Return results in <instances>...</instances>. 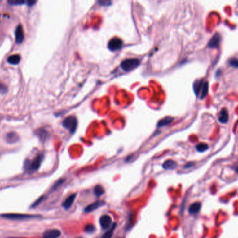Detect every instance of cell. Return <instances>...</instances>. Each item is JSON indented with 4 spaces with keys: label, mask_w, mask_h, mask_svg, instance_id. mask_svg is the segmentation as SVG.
<instances>
[{
    "label": "cell",
    "mask_w": 238,
    "mask_h": 238,
    "mask_svg": "<svg viewBox=\"0 0 238 238\" xmlns=\"http://www.w3.org/2000/svg\"><path fill=\"white\" fill-rule=\"evenodd\" d=\"M194 91L197 96L203 99L208 93V82L204 80H198L194 83Z\"/></svg>",
    "instance_id": "cell-1"
},
{
    "label": "cell",
    "mask_w": 238,
    "mask_h": 238,
    "mask_svg": "<svg viewBox=\"0 0 238 238\" xmlns=\"http://www.w3.org/2000/svg\"><path fill=\"white\" fill-rule=\"evenodd\" d=\"M140 64V61L138 59L136 58H131V59H126L122 62L121 66L125 71L129 72L137 68Z\"/></svg>",
    "instance_id": "cell-2"
},
{
    "label": "cell",
    "mask_w": 238,
    "mask_h": 238,
    "mask_svg": "<svg viewBox=\"0 0 238 238\" xmlns=\"http://www.w3.org/2000/svg\"><path fill=\"white\" fill-rule=\"evenodd\" d=\"M77 120L74 116H69L63 121V126L65 129L69 130L71 134H73L77 127Z\"/></svg>",
    "instance_id": "cell-3"
},
{
    "label": "cell",
    "mask_w": 238,
    "mask_h": 238,
    "mask_svg": "<svg viewBox=\"0 0 238 238\" xmlns=\"http://www.w3.org/2000/svg\"><path fill=\"white\" fill-rule=\"evenodd\" d=\"M43 159V154H39L32 161H27V170L29 171H36L40 168Z\"/></svg>",
    "instance_id": "cell-4"
},
{
    "label": "cell",
    "mask_w": 238,
    "mask_h": 238,
    "mask_svg": "<svg viewBox=\"0 0 238 238\" xmlns=\"http://www.w3.org/2000/svg\"><path fill=\"white\" fill-rule=\"evenodd\" d=\"M2 217L7 218V219L13 220H24L33 219V218L39 217L37 215H29V214H6L2 215Z\"/></svg>",
    "instance_id": "cell-5"
},
{
    "label": "cell",
    "mask_w": 238,
    "mask_h": 238,
    "mask_svg": "<svg viewBox=\"0 0 238 238\" xmlns=\"http://www.w3.org/2000/svg\"><path fill=\"white\" fill-rule=\"evenodd\" d=\"M123 41L120 39L114 38L111 39L108 43V48L111 51H117L123 47Z\"/></svg>",
    "instance_id": "cell-6"
},
{
    "label": "cell",
    "mask_w": 238,
    "mask_h": 238,
    "mask_svg": "<svg viewBox=\"0 0 238 238\" xmlns=\"http://www.w3.org/2000/svg\"><path fill=\"white\" fill-rule=\"evenodd\" d=\"M15 43L17 44H21L24 41V30H23V28H22V26L20 25H19L15 29Z\"/></svg>",
    "instance_id": "cell-7"
},
{
    "label": "cell",
    "mask_w": 238,
    "mask_h": 238,
    "mask_svg": "<svg viewBox=\"0 0 238 238\" xmlns=\"http://www.w3.org/2000/svg\"><path fill=\"white\" fill-rule=\"evenodd\" d=\"M112 222V218L109 215L104 214L100 218V224L103 229L109 228Z\"/></svg>",
    "instance_id": "cell-8"
},
{
    "label": "cell",
    "mask_w": 238,
    "mask_h": 238,
    "mask_svg": "<svg viewBox=\"0 0 238 238\" xmlns=\"http://www.w3.org/2000/svg\"><path fill=\"white\" fill-rule=\"evenodd\" d=\"M61 236L60 231L57 229H51V230L46 231L43 233L42 238H59Z\"/></svg>",
    "instance_id": "cell-9"
},
{
    "label": "cell",
    "mask_w": 238,
    "mask_h": 238,
    "mask_svg": "<svg viewBox=\"0 0 238 238\" xmlns=\"http://www.w3.org/2000/svg\"><path fill=\"white\" fill-rule=\"evenodd\" d=\"M104 201H102V200L95 201V202L93 203L92 204H90V205H88L86 208H85L84 211L86 212H91L95 210V209H98L99 208H100L101 206L104 205Z\"/></svg>",
    "instance_id": "cell-10"
},
{
    "label": "cell",
    "mask_w": 238,
    "mask_h": 238,
    "mask_svg": "<svg viewBox=\"0 0 238 238\" xmlns=\"http://www.w3.org/2000/svg\"><path fill=\"white\" fill-rule=\"evenodd\" d=\"M19 139H20L19 135L15 132L8 133V134L6 135V137H5L6 141L9 144L15 143L18 142Z\"/></svg>",
    "instance_id": "cell-11"
},
{
    "label": "cell",
    "mask_w": 238,
    "mask_h": 238,
    "mask_svg": "<svg viewBox=\"0 0 238 238\" xmlns=\"http://www.w3.org/2000/svg\"><path fill=\"white\" fill-rule=\"evenodd\" d=\"M221 41V36L219 34L216 33L215 34L212 36L210 39L209 43H208V47L209 48H217L219 46Z\"/></svg>",
    "instance_id": "cell-12"
},
{
    "label": "cell",
    "mask_w": 238,
    "mask_h": 238,
    "mask_svg": "<svg viewBox=\"0 0 238 238\" xmlns=\"http://www.w3.org/2000/svg\"><path fill=\"white\" fill-rule=\"evenodd\" d=\"M75 198H76L75 194H73L72 195H70V196L68 197L66 199V200H65L64 202L63 203L64 208L66 209H68L69 208H70V207L72 206L73 203H74V201L75 200Z\"/></svg>",
    "instance_id": "cell-13"
},
{
    "label": "cell",
    "mask_w": 238,
    "mask_h": 238,
    "mask_svg": "<svg viewBox=\"0 0 238 238\" xmlns=\"http://www.w3.org/2000/svg\"><path fill=\"white\" fill-rule=\"evenodd\" d=\"M201 208V203L199 202H196L189 206V212L191 214H196L200 212Z\"/></svg>",
    "instance_id": "cell-14"
},
{
    "label": "cell",
    "mask_w": 238,
    "mask_h": 238,
    "mask_svg": "<svg viewBox=\"0 0 238 238\" xmlns=\"http://www.w3.org/2000/svg\"><path fill=\"white\" fill-rule=\"evenodd\" d=\"M21 60V57L19 55H12L9 56L7 59V62L8 64L12 65L18 64Z\"/></svg>",
    "instance_id": "cell-15"
},
{
    "label": "cell",
    "mask_w": 238,
    "mask_h": 238,
    "mask_svg": "<svg viewBox=\"0 0 238 238\" xmlns=\"http://www.w3.org/2000/svg\"><path fill=\"white\" fill-rule=\"evenodd\" d=\"M219 121L222 124H226L228 121V112L226 108H223L221 110Z\"/></svg>",
    "instance_id": "cell-16"
},
{
    "label": "cell",
    "mask_w": 238,
    "mask_h": 238,
    "mask_svg": "<svg viewBox=\"0 0 238 238\" xmlns=\"http://www.w3.org/2000/svg\"><path fill=\"white\" fill-rule=\"evenodd\" d=\"M173 121H174V118L171 117H164V119H161V120L158 121L157 126L159 127V128H161V127L167 126V125H169V124H171Z\"/></svg>",
    "instance_id": "cell-17"
},
{
    "label": "cell",
    "mask_w": 238,
    "mask_h": 238,
    "mask_svg": "<svg viewBox=\"0 0 238 238\" xmlns=\"http://www.w3.org/2000/svg\"><path fill=\"white\" fill-rule=\"evenodd\" d=\"M177 164L173 160H167L163 163L162 167L165 170H172L176 168Z\"/></svg>",
    "instance_id": "cell-18"
},
{
    "label": "cell",
    "mask_w": 238,
    "mask_h": 238,
    "mask_svg": "<svg viewBox=\"0 0 238 238\" xmlns=\"http://www.w3.org/2000/svg\"><path fill=\"white\" fill-rule=\"evenodd\" d=\"M116 227H117V223H114V224H113L112 227L109 229L108 231L102 236L101 238H112Z\"/></svg>",
    "instance_id": "cell-19"
},
{
    "label": "cell",
    "mask_w": 238,
    "mask_h": 238,
    "mask_svg": "<svg viewBox=\"0 0 238 238\" xmlns=\"http://www.w3.org/2000/svg\"><path fill=\"white\" fill-rule=\"evenodd\" d=\"M104 189L100 185H98L95 186V188L94 189V193H95V195H96L97 197H100V195H103L104 194Z\"/></svg>",
    "instance_id": "cell-20"
},
{
    "label": "cell",
    "mask_w": 238,
    "mask_h": 238,
    "mask_svg": "<svg viewBox=\"0 0 238 238\" xmlns=\"http://www.w3.org/2000/svg\"><path fill=\"white\" fill-rule=\"evenodd\" d=\"M208 149V145L205 143H199L196 146V149L198 152H203Z\"/></svg>",
    "instance_id": "cell-21"
},
{
    "label": "cell",
    "mask_w": 238,
    "mask_h": 238,
    "mask_svg": "<svg viewBox=\"0 0 238 238\" xmlns=\"http://www.w3.org/2000/svg\"><path fill=\"white\" fill-rule=\"evenodd\" d=\"M85 232H86L87 233H92L95 231V226L91 224H88L84 228Z\"/></svg>",
    "instance_id": "cell-22"
},
{
    "label": "cell",
    "mask_w": 238,
    "mask_h": 238,
    "mask_svg": "<svg viewBox=\"0 0 238 238\" xmlns=\"http://www.w3.org/2000/svg\"><path fill=\"white\" fill-rule=\"evenodd\" d=\"M229 64L234 68H238V59L235 57L231 58L229 60Z\"/></svg>",
    "instance_id": "cell-23"
},
{
    "label": "cell",
    "mask_w": 238,
    "mask_h": 238,
    "mask_svg": "<svg viewBox=\"0 0 238 238\" xmlns=\"http://www.w3.org/2000/svg\"><path fill=\"white\" fill-rule=\"evenodd\" d=\"M8 4L12 6H16V5H22L24 4V1H19V0H9L8 1Z\"/></svg>",
    "instance_id": "cell-24"
},
{
    "label": "cell",
    "mask_w": 238,
    "mask_h": 238,
    "mask_svg": "<svg viewBox=\"0 0 238 238\" xmlns=\"http://www.w3.org/2000/svg\"><path fill=\"white\" fill-rule=\"evenodd\" d=\"M7 91H8L7 87L4 84L0 83V94H4L7 92Z\"/></svg>",
    "instance_id": "cell-25"
},
{
    "label": "cell",
    "mask_w": 238,
    "mask_h": 238,
    "mask_svg": "<svg viewBox=\"0 0 238 238\" xmlns=\"http://www.w3.org/2000/svg\"><path fill=\"white\" fill-rule=\"evenodd\" d=\"M36 2H37L36 1H28L27 2V4L28 6H29V7H32V6H33L35 4H36Z\"/></svg>",
    "instance_id": "cell-26"
},
{
    "label": "cell",
    "mask_w": 238,
    "mask_h": 238,
    "mask_svg": "<svg viewBox=\"0 0 238 238\" xmlns=\"http://www.w3.org/2000/svg\"><path fill=\"white\" fill-rule=\"evenodd\" d=\"M192 166H193V163H189V164H187V166H185V168H189V167Z\"/></svg>",
    "instance_id": "cell-27"
},
{
    "label": "cell",
    "mask_w": 238,
    "mask_h": 238,
    "mask_svg": "<svg viewBox=\"0 0 238 238\" xmlns=\"http://www.w3.org/2000/svg\"><path fill=\"white\" fill-rule=\"evenodd\" d=\"M236 171L237 172V173H238V166L236 167Z\"/></svg>",
    "instance_id": "cell-28"
},
{
    "label": "cell",
    "mask_w": 238,
    "mask_h": 238,
    "mask_svg": "<svg viewBox=\"0 0 238 238\" xmlns=\"http://www.w3.org/2000/svg\"><path fill=\"white\" fill-rule=\"evenodd\" d=\"M117 238H123V237H117Z\"/></svg>",
    "instance_id": "cell-29"
},
{
    "label": "cell",
    "mask_w": 238,
    "mask_h": 238,
    "mask_svg": "<svg viewBox=\"0 0 238 238\" xmlns=\"http://www.w3.org/2000/svg\"><path fill=\"white\" fill-rule=\"evenodd\" d=\"M77 238H82V237H77Z\"/></svg>",
    "instance_id": "cell-30"
}]
</instances>
